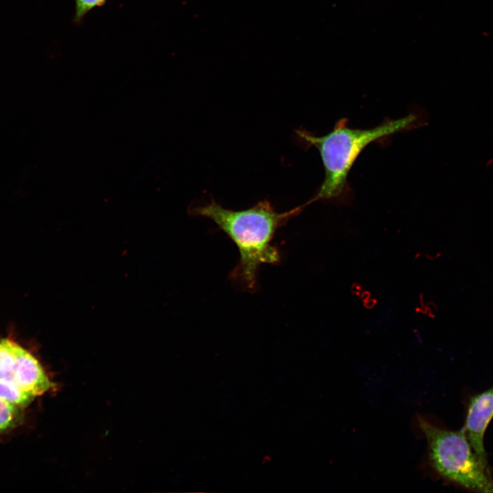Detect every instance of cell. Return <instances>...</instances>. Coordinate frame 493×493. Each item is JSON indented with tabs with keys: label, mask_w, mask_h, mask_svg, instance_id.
I'll return each mask as SVG.
<instances>
[{
	"label": "cell",
	"mask_w": 493,
	"mask_h": 493,
	"mask_svg": "<svg viewBox=\"0 0 493 493\" xmlns=\"http://www.w3.org/2000/svg\"><path fill=\"white\" fill-rule=\"evenodd\" d=\"M107 0H75V13L73 22L79 25L92 9L105 4Z\"/></svg>",
	"instance_id": "cell-8"
},
{
	"label": "cell",
	"mask_w": 493,
	"mask_h": 493,
	"mask_svg": "<svg viewBox=\"0 0 493 493\" xmlns=\"http://www.w3.org/2000/svg\"><path fill=\"white\" fill-rule=\"evenodd\" d=\"M0 398L25 408L36 398L25 392L12 381L0 380Z\"/></svg>",
	"instance_id": "cell-7"
},
{
	"label": "cell",
	"mask_w": 493,
	"mask_h": 493,
	"mask_svg": "<svg viewBox=\"0 0 493 493\" xmlns=\"http://www.w3.org/2000/svg\"><path fill=\"white\" fill-rule=\"evenodd\" d=\"M23 407L0 398V434L8 432L22 424Z\"/></svg>",
	"instance_id": "cell-6"
},
{
	"label": "cell",
	"mask_w": 493,
	"mask_h": 493,
	"mask_svg": "<svg viewBox=\"0 0 493 493\" xmlns=\"http://www.w3.org/2000/svg\"><path fill=\"white\" fill-rule=\"evenodd\" d=\"M27 351L12 339L0 340V380L10 381L18 386L19 368Z\"/></svg>",
	"instance_id": "cell-5"
},
{
	"label": "cell",
	"mask_w": 493,
	"mask_h": 493,
	"mask_svg": "<svg viewBox=\"0 0 493 493\" xmlns=\"http://www.w3.org/2000/svg\"><path fill=\"white\" fill-rule=\"evenodd\" d=\"M306 205L305 203L287 212H277L265 199L249 209L234 211L211 199L194 207L192 213L213 220L235 243L240 260L231 277L246 288L253 290L260 265L275 264L280 261L279 251L271 244L276 231Z\"/></svg>",
	"instance_id": "cell-1"
},
{
	"label": "cell",
	"mask_w": 493,
	"mask_h": 493,
	"mask_svg": "<svg viewBox=\"0 0 493 493\" xmlns=\"http://www.w3.org/2000/svg\"><path fill=\"white\" fill-rule=\"evenodd\" d=\"M417 116L408 114L388 120L370 129L348 127L347 120H339L326 135L317 136L299 129L298 136L308 147H315L320 154L325 177L317 192L307 202L316 201L343 202L347 193V177L355 161L370 144L415 126Z\"/></svg>",
	"instance_id": "cell-2"
},
{
	"label": "cell",
	"mask_w": 493,
	"mask_h": 493,
	"mask_svg": "<svg viewBox=\"0 0 493 493\" xmlns=\"http://www.w3.org/2000/svg\"><path fill=\"white\" fill-rule=\"evenodd\" d=\"M418 424L428 446L429 462L446 481L477 492H493L490 468L480 460L462 429L439 427L421 416Z\"/></svg>",
	"instance_id": "cell-3"
},
{
	"label": "cell",
	"mask_w": 493,
	"mask_h": 493,
	"mask_svg": "<svg viewBox=\"0 0 493 493\" xmlns=\"http://www.w3.org/2000/svg\"><path fill=\"white\" fill-rule=\"evenodd\" d=\"M492 418L493 385L470 397L464 425L462 428L475 453L488 468L490 467L483 440L485 431Z\"/></svg>",
	"instance_id": "cell-4"
}]
</instances>
